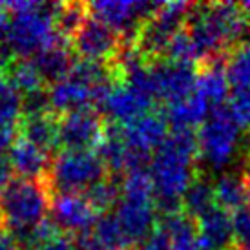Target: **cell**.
I'll return each instance as SVG.
<instances>
[{
	"label": "cell",
	"instance_id": "9",
	"mask_svg": "<svg viewBox=\"0 0 250 250\" xmlns=\"http://www.w3.org/2000/svg\"><path fill=\"white\" fill-rule=\"evenodd\" d=\"M70 46L73 53L84 61L111 64L123 49V39L108 24L90 15L71 39Z\"/></svg>",
	"mask_w": 250,
	"mask_h": 250
},
{
	"label": "cell",
	"instance_id": "22",
	"mask_svg": "<svg viewBox=\"0 0 250 250\" xmlns=\"http://www.w3.org/2000/svg\"><path fill=\"white\" fill-rule=\"evenodd\" d=\"M22 139L33 143L35 146L53 153L59 148V115L55 111L41 115H22L19 123Z\"/></svg>",
	"mask_w": 250,
	"mask_h": 250
},
{
	"label": "cell",
	"instance_id": "33",
	"mask_svg": "<svg viewBox=\"0 0 250 250\" xmlns=\"http://www.w3.org/2000/svg\"><path fill=\"white\" fill-rule=\"evenodd\" d=\"M232 219H234V232L239 249L250 247V205L232 214Z\"/></svg>",
	"mask_w": 250,
	"mask_h": 250
},
{
	"label": "cell",
	"instance_id": "27",
	"mask_svg": "<svg viewBox=\"0 0 250 250\" xmlns=\"http://www.w3.org/2000/svg\"><path fill=\"white\" fill-rule=\"evenodd\" d=\"M22 119V93L13 81L0 71V126L15 128Z\"/></svg>",
	"mask_w": 250,
	"mask_h": 250
},
{
	"label": "cell",
	"instance_id": "21",
	"mask_svg": "<svg viewBox=\"0 0 250 250\" xmlns=\"http://www.w3.org/2000/svg\"><path fill=\"white\" fill-rule=\"evenodd\" d=\"M212 110L214 108L194 91L190 97L183 99L179 103L167 104L163 113L167 117L168 126L172 128V132H179V130L194 132L195 126H201L208 119Z\"/></svg>",
	"mask_w": 250,
	"mask_h": 250
},
{
	"label": "cell",
	"instance_id": "38",
	"mask_svg": "<svg viewBox=\"0 0 250 250\" xmlns=\"http://www.w3.org/2000/svg\"><path fill=\"white\" fill-rule=\"evenodd\" d=\"M9 22H11V13L7 11L4 4H0V42L6 41L7 31H9Z\"/></svg>",
	"mask_w": 250,
	"mask_h": 250
},
{
	"label": "cell",
	"instance_id": "18",
	"mask_svg": "<svg viewBox=\"0 0 250 250\" xmlns=\"http://www.w3.org/2000/svg\"><path fill=\"white\" fill-rule=\"evenodd\" d=\"M7 161L11 165L15 177L44 181L51 168L53 157L49 152L19 137L13 141V145L7 152Z\"/></svg>",
	"mask_w": 250,
	"mask_h": 250
},
{
	"label": "cell",
	"instance_id": "8",
	"mask_svg": "<svg viewBox=\"0 0 250 250\" xmlns=\"http://www.w3.org/2000/svg\"><path fill=\"white\" fill-rule=\"evenodd\" d=\"M161 6L163 2L150 0H97L88 4V9L91 17L119 33L123 44H133L143 24L157 13Z\"/></svg>",
	"mask_w": 250,
	"mask_h": 250
},
{
	"label": "cell",
	"instance_id": "40",
	"mask_svg": "<svg viewBox=\"0 0 250 250\" xmlns=\"http://www.w3.org/2000/svg\"><path fill=\"white\" fill-rule=\"evenodd\" d=\"M243 183H245V190H247V195H249V203H250V159L247 161V165H245Z\"/></svg>",
	"mask_w": 250,
	"mask_h": 250
},
{
	"label": "cell",
	"instance_id": "23",
	"mask_svg": "<svg viewBox=\"0 0 250 250\" xmlns=\"http://www.w3.org/2000/svg\"><path fill=\"white\" fill-rule=\"evenodd\" d=\"M214 192L217 207H221L223 210H227L230 214H236L237 210L245 208L249 205L243 174H237V172L221 174L217 179H214Z\"/></svg>",
	"mask_w": 250,
	"mask_h": 250
},
{
	"label": "cell",
	"instance_id": "41",
	"mask_svg": "<svg viewBox=\"0 0 250 250\" xmlns=\"http://www.w3.org/2000/svg\"><path fill=\"white\" fill-rule=\"evenodd\" d=\"M241 250H250V247H247V249H241Z\"/></svg>",
	"mask_w": 250,
	"mask_h": 250
},
{
	"label": "cell",
	"instance_id": "3",
	"mask_svg": "<svg viewBox=\"0 0 250 250\" xmlns=\"http://www.w3.org/2000/svg\"><path fill=\"white\" fill-rule=\"evenodd\" d=\"M4 6L11 13L6 42L13 51V55L29 59L44 48L66 42L59 35L55 26L57 4L17 0V2H6Z\"/></svg>",
	"mask_w": 250,
	"mask_h": 250
},
{
	"label": "cell",
	"instance_id": "7",
	"mask_svg": "<svg viewBox=\"0 0 250 250\" xmlns=\"http://www.w3.org/2000/svg\"><path fill=\"white\" fill-rule=\"evenodd\" d=\"M241 145V128L232 117L229 106H217L199 126L197 148L199 157L212 170H223L236 157Z\"/></svg>",
	"mask_w": 250,
	"mask_h": 250
},
{
	"label": "cell",
	"instance_id": "10",
	"mask_svg": "<svg viewBox=\"0 0 250 250\" xmlns=\"http://www.w3.org/2000/svg\"><path fill=\"white\" fill-rule=\"evenodd\" d=\"M104 130L106 121L95 108L59 115V145L64 150H93Z\"/></svg>",
	"mask_w": 250,
	"mask_h": 250
},
{
	"label": "cell",
	"instance_id": "12",
	"mask_svg": "<svg viewBox=\"0 0 250 250\" xmlns=\"http://www.w3.org/2000/svg\"><path fill=\"white\" fill-rule=\"evenodd\" d=\"M51 221L62 234H84L91 232L99 219L88 197L84 194H59L51 199Z\"/></svg>",
	"mask_w": 250,
	"mask_h": 250
},
{
	"label": "cell",
	"instance_id": "20",
	"mask_svg": "<svg viewBox=\"0 0 250 250\" xmlns=\"http://www.w3.org/2000/svg\"><path fill=\"white\" fill-rule=\"evenodd\" d=\"M73 55L75 53H73L70 44L61 42V44H53V46L44 48L42 51L35 53L31 57V61L42 75L44 83L55 84L71 73L73 66H75Z\"/></svg>",
	"mask_w": 250,
	"mask_h": 250
},
{
	"label": "cell",
	"instance_id": "35",
	"mask_svg": "<svg viewBox=\"0 0 250 250\" xmlns=\"http://www.w3.org/2000/svg\"><path fill=\"white\" fill-rule=\"evenodd\" d=\"M75 241V250H104V247L99 243L93 232H84L73 237Z\"/></svg>",
	"mask_w": 250,
	"mask_h": 250
},
{
	"label": "cell",
	"instance_id": "31",
	"mask_svg": "<svg viewBox=\"0 0 250 250\" xmlns=\"http://www.w3.org/2000/svg\"><path fill=\"white\" fill-rule=\"evenodd\" d=\"M84 195L99 215L108 214L111 207H117V203L121 201V181L108 175L97 185H93Z\"/></svg>",
	"mask_w": 250,
	"mask_h": 250
},
{
	"label": "cell",
	"instance_id": "1",
	"mask_svg": "<svg viewBox=\"0 0 250 250\" xmlns=\"http://www.w3.org/2000/svg\"><path fill=\"white\" fill-rule=\"evenodd\" d=\"M197 157V133L188 130L170 132L168 139L153 152L148 172L153 183L155 208L163 217L183 212V195L201 174Z\"/></svg>",
	"mask_w": 250,
	"mask_h": 250
},
{
	"label": "cell",
	"instance_id": "29",
	"mask_svg": "<svg viewBox=\"0 0 250 250\" xmlns=\"http://www.w3.org/2000/svg\"><path fill=\"white\" fill-rule=\"evenodd\" d=\"M90 17V9L86 4L81 2H66V4H57L55 7V26L59 35L66 42H71L75 33L81 29L84 22Z\"/></svg>",
	"mask_w": 250,
	"mask_h": 250
},
{
	"label": "cell",
	"instance_id": "26",
	"mask_svg": "<svg viewBox=\"0 0 250 250\" xmlns=\"http://www.w3.org/2000/svg\"><path fill=\"white\" fill-rule=\"evenodd\" d=\"M225 73L234 91L250 90V41L239 42L225 55Z\"/></svg>",
	"mask_w": 250,
	"mask_h": 250
},
{
	"label": "cell",
	"instance_id": "28",
	"mask_svg": "<svg viewBox=\"0 0 250 250\" xmlns=\"http://www.w3.org/2000/svg\"><path fill=\"white\" fill-rule=\"evenodd\" d=\"M93 236L97 237V241L104 250H132L133 245L130 243V239L126 237L125 230L121 227L119 219L115 217L113 212L99 215L97 223L93 227Z\"/></svg>",
	"mask_w": 250,
	"mask_h": 250
},
{
	"label": "cell",
	"instance_id": "16",
	"mask_svg": "<svg viewBox=\"0 0 250 250\" xmlns=\"http://www.w3.org/2000/svg\"><path fill=\"white\" fill-rule=\"evenodd\" d=\"M152 101L145 99L128 84L119 81L113 84V88L108 91V95L103 101L101 113L110 119V123L126 126L146 111H152Z\"/></svg>",
	"mask_w": 250,
	"mask_h": 250
},
{
	"label": "cell",
	"instance_id": "19",
	"mask_svg": "<svg viewBox=\"0 0 250 250\" xmlns=\"http://www.w3.org/2000/svg\"><path fill=\"white\" fill-rule=\"evenodd\" d=\"M229 79L225 73V55L208 59L197 66L195 93L203 97L212 108L223 106L229 97Z\"/></svg>",
	"mask_w": 250,
	"mask_h": 250
},
{
	"label": "cell",
	"instance_id": "13",
	"mask_svg": "<svg viewBox=\"0 0 250 250\" xmlns=\"http://www.w3.org/2000/svg\"><path fill=\"white\" fill-rule=\"evenodd\" d=\"M48 91L51 110L57 111L59 115L70 113V111L88 110V108L97 110V106H101L104 101L103 91L71 73L59 83L49 84Z\"/></svg>",
	"mask_w": 250,
	"mask_h": 250
},
{
	"label": "cell",
	"instance_id": "39",
	"mask_svg": "<svg viewBox=\"0 0 250 250\" xmlns=\"http://www.w3.org/2000/svg\"><path fill=\"white\" fill-rule=\"evenodd\" d=\"M13 61V51L7 46V42H0V71H6V68Z\"/></svg>",
	"mask_w": 250,
	"mask_h": 250
},
{
	"label": "cell",
	"instance_id": "17",
	"mask_svg": "<svg viewBox=\"0 0 250 250\" xmlns=\"http://www.w3.org/2000/svg\"><path fill=\"white\" fill-rule=\"evenodd\" d=\"M168 123L165 113L161 111H146L141 117L132 121L130 125L123 126L128 145L141 152L153 155V152L168 139Z\"/></svg>",
	"mask_w": 250,
	"mask_h": 250
},
{
	"label": "cell",
	"instance_id": "15",
	"mask_svg": "<svg viewBox=\"0 0 250 250\" xmlns=\"http://www.w3.org/2000/svg\"><path fill=\"white\" fill-rule=\"evenodd\" d=\"M195 227L203 250H241L234 232L232 214L221 207H214L195 217Z\"/></svg>",
	"mask_w": 250,
	"mask_h": 250
},
{
	"label": "cell",
	"instance_id": "25",
	"mask_svg": "<svg viewBox=\"0 0 250 250\" xmlns=\"http://www.w3.org/2000/svg\"><path fill=\"white\" fill-rule=\"evenodd\" d=\"M214 207H217L214 181L201 172L183 195V212L195 219Z\"/></svg>",
	"mask_w": 250,
	"mask_h": 250
},
{
	"label": "cell",
	"instance_id": "24",
	"mask_svg": "<svg viewBox=\"0 0 250 250\" xmlns=\"http://www.w3.org/2000/svg\"><path fill=\"white\" fill-rule=\"evenodd\" d=\"M172 239V250H203L197 236L195 219L185 212L163 217L161 223Z\"/></svg>",
	"mask_w": 250,
	"mask_h": 250
},
{
	"label": "cell",
	"instance_id": "2",
	"mask_svg": "<svg viewBox=\"0 0 250 250\" xmlns=\"http://www.w3.org/2000/svg\"><path fill=\"white\" fill-rule=\"evenodd\" d=\"M187 29L194 39L201 62H205L214 57L227 55L245 41V35L250 31V15L241 4L232 2L195 4Z\"/></svg>",
	"mask_w": 250,
	"mask_h": 250
},
{
	"label": "cell",
	"instance_id": "42",
	"mask_svg": "<svg viewBox=\"0 0 250 250\" xmlns=\"http://www.w3.org/2000/svg\"><path fill=\"white\" fill-rule=\"evenodd\" d=\"M249 159H250V153H249Z\"/></svg>",
	"mask_w": 250,
	"mask_h": 250
},
{
	"label": "cell",
	"instance_id": "6",
	"mask_svg": "<svg viewBox=\"0 0 250 250\" xmlns=\"http://www.w3.org/2000/svg\"><path fill=\"white\" fill-rule=\"evenodd\" d=\"M194 6L190 2H163L159 11L143 24L133 48L148 62L161 61L174 37L187 28Z\"/></svg>",
	"mask_w": 250,
	"mask_h": 250
},
{
	"label": "cell",
	"instance_id": "4",
	"mask_svg": "<svg viewBox=\"0 0 250 250\" xmlns=\"http://www.w3.org/2000/svg\"><path fill=\"white\" fill-rule=\"evenodd\" d=\"M51 199L44 181L13 177L0 188V227L11 234L35 227L48 219Z\"/></svg>",
	"mask_w": 250,
	"mask_h": 250
},
{
	"label": "cell",
	"instance_id": "14",
	"mask_svg": "<svg viewBox=\"0 0 250 250\" xmlns=\"http://www.w3.org/2000/svg\"><path fill=\"white\" fill-rule=\"evenodd\" d=\"M155 201L153 199H143V197H126L121 195V201L115 208V217L119 219L121 227L125 230L126 237L135 247L141 241H145L148 234L152 232L155 223Z\"/></svg>",
	"mask_w": 250,
	"mask_h": 250
},
{
	"label": "cell",
	"instance_id": "37",
	"mask_svg": "<svg viewBox=\"0 0 250 250\" xmlns=\"http://www.w3.org/2000/svg\"><path fill=\"white\" fill-rule=\"evenodd\" d=\"M0 250H21L13 234L7 232L6 229H2V227H0Z\"/></svg>",
	"mask_w": 250,
	"mask_h": 250
},
{
	"label": "cell",
	"instance_id": "30",
	"mask_svg": "<svg viewBox=\"0 0 250 250\" xmlns=\"http://www.w3.org/2000/svg\"><path fill=\"white\" fill-rule=\"evenodd\" d=\"M6 75L13 81V84L22 93V97L33 91L44 90V84H46L31 59H21V57L13 59L11 64L6 68Z\"/></svg>",
	"mask_w": 250,
	"mask_h": 250
},
{
	"label": "cell",
	"instance_id": "5",
	"mask_svg": "<svg viewBox=\"0 0 250 250\" xmlns=\"http://www.w3.org/2000/svg\"><path fill=\"white\" fill-rule=\"evenodd\" d=\"M104 177L108 168L95 150H62L53 157L44 183L51 195L86 194Z\"/></svg>",
	"mask_w": 250,
	"mask_h": 250
},
{
	"label": "cell",
	"instance_id": "32",
	"mask_svg": "<svg viewBox=\"0 0 250 250\" xmlns=\"http://www.w3.org/2000/svg\"><path fill=\"white\" fill-rule=\"evenodd\" d=\"M229 110L232 117L236 119L237 126L250 133V90L234 91L230 97Z\"/></svg>",
	"mask_w": 250,
	"mask_h": 250
},
{
	"label": "cell",
	"instance_id": "11",
	"mask_svg": "<svg viewBox=\"0 0 250 250\" xmlns=\"http://www.w3.org/2000/svg\"><path fill=\"white\" fill-rule=\"evenodd\" d=\"M150 66H152L155 97L165 104L179 103L195 91L197 66L194 64L172 62L167 59H161L150 62Z\"/></svg>",
	"mask_w": 250,
	"mask_h": 250
},
{
	"label": "cell",
	"instance_id": "36",
	"mask_svg": "<svg viewBox=\"0 0 250 250\" xmlns=\"http://www.w3.org/2000/svg\"><path fill=\"white\" fill-rule=\"evenodd\" d=\"M39 250H75V241L68 234H59L51 241L42 245Z\"/></svg>",
	"mask_w": 250,
	"mask_h": 250
},
{
	"label": "cell",
	"instance_id": "34",
	"mask_svg": "<svg viewBox=\"0 0 250 250\" xmlns=\"http://www.w3.org/2000/svg\"><path fill=\"white\" fill-rule=\"evenodd\" d=\"M139 250H172V239L167 229L159 223L145 241L139 243Z\"/></svg>",
	"mask_w": 250,
	"mask_h": 250
}]
</instances>
